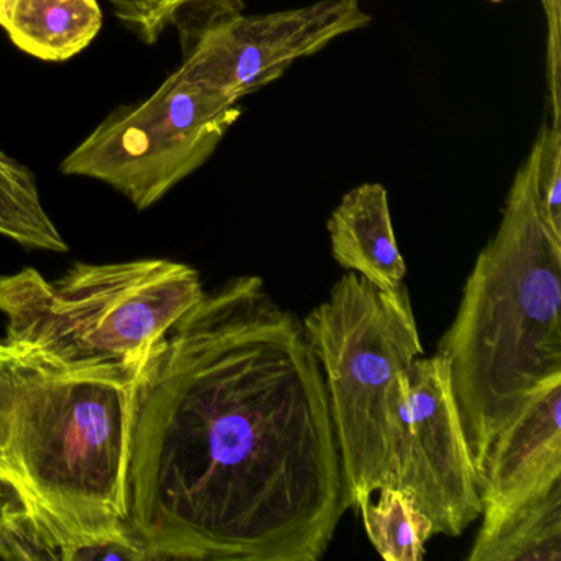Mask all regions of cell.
Returning a JSON list of instances; mask_svg holds the SVG:
<instances>
[{
    "mask_svg": "<svg viewBox=\"0 0 561 561\" xmlns=\"http://www.w3.org/2000/svg\"><path fill=\"white\" fill-rule=\"evenodd\" d=\"M346 508L304 323L255 275L205 294L137 383L130 535L149 560L317 561Z\"/></svg>",
    "mask_w": 561,
    "mask_h": 561,
    "instance_id": "obj_1",
    "label": "cell"
},
{
    "mask_svg": "<svg viewBox=\"0 0 561 561\" xmlns=\"http://www.w3.org/2000/svg\"><path fill=\"white\" fill-rule=\"evenodd\" d=\"M140 376L70 373L0 341V492L50 560H87L96 545L133 537L127 472Z\"/></svg>",
    "mask_w": 561,
    "mask_h": 561,
    "instance_id": "obj_2",
    "label": "cell"
},
{
    "mask_svg": "<svg viewBox=\"0 0 561 561\" xmlns=\"http://www.w3.org/2000/svg\"><path fill=\"white\" fill-rule=\"evenodd\" d=\"M545 127L438 344L478 479L495 436L522 402L561 380V239L545 225L537 198Z\"/></svg>",
    "mask_w": 561,
    "mask_h": 561,
    "instance_id": "obj_3",
    "label": "cell"
},
{
    "mask_svg": "<svg viewBox=\"0 0 561 561\" xmlns=\"http://www.w3.org/2000/svg\"><path fill=\"white\" fill-rule=\"evenodd\" d=\"M203 297L198 271L165 259L75 264L54 282L32 267L0 277L5 341L70 373L139 376Z\"/></svg>",
    "mask_w": 561,
    "mask_h": 561,
    "instance_id": "obj_4",
    "label": "cell"
},
{
    "mask_svg": "<svg viewBox=\"0 0 561 561\" xmlns=\"http://www.w3.org/2000/svg\"><path fill=\"white\" fill-rule=\"evenodd\" d=\"M304 328L327 383L347 505L359 508L389 482L400 399L423 354L409 291L350 271Z\"/></svg>",
    "mask_w": 561,
    "mask_h": 561,
    "instance_id": "obj_5",
    "label": "cell"
},
{
    "mask_svg": "<svg viewBox=\"0 0 561 561\" xmlns=\"http://www.w3.org/2000/svg\"><path fill=\"white\" fill-rule=\"evenodd\" d=\"M241 114L238 100L176 70L149 100L114 111L60 170L107 183L144 211L198 170Z\"/></svg>",
    "mask_w": 561,
    "mask_h": 561,
    "instance_id": "obj_6",
    "label": "cell"
},
{
    "mask_svg": "<svg viewBox=\"0 0 561 561\" xmlns=\"http://www.w3.org/2000/svg\"><path fill=\"white\" fill-rule=\"evenodd\" d=\"M389 488L412 494L433 534L458 537L481 517L479 479L451 392L445 354L413 360L399 405Z\"/></svg>",
    "mask_w": 561,
    "mask_h": 561,
    "instance_id": "obj_7",
    "label": "cell"
},
{
    "mask_svg": "<svg viewBox=\"0 0 561 561\" xmlns=\"http://www.w3.org/2000/svg\"><path fill=\"white\" fill-rule=\"evenodd\" d=\"M369 22L359 0H320L274 14L216 19L196 34L179 71L239 101L278 80L294 61Z\"/></svg>",
    "mask_w": 561,
    "mask_h": 561,
    "instance_id": "obj_8",
    "label": "cell"
},
{
    "mask_svg": "<svg viewBox=\"0 0 561 561\" xmlns=\"http://www.w3.org/2000/svg\"><path fill=\"white\" fill-rule=\"evenodd\" d=\"M561 380L535 390L497 433L479 474L482 522L561 482Z\"/></svg>",
    "mask_w": 561,
    "mask_h": 561,
    "instance_id": "obj_9",
    "label": "cell"
},
{
    "mask_svg": "<svg viewBox=\"0 0 561 561\" xmlns=\"http://www.w3.org/2000/svg\"><path fill=\"white\" fill-rule=\"evenodd\" d=\"M334 261L380 290H396L407 275L390 218L387 190L363 183L347 192L328 221Z\"/></svg>",
    "mask_w": 561,
    "mask_h": 561,
    "instance_id": "obj_10",
    "label": "cell"
},
{
    "mask_svg": "<svg viewBox=\"0 0 561 561\" xmlns=\"http://www.w3.org/2000/svg\"><path fill=\"white\" fill-rule=\"evenodd\" d=\"M0 27L25 54L65 61L98 37L103 12L98 0H0Z\"/></svg>",
    "mask_w": 561,
    "mask_h": 561,
    "instance_id": "obj_11",
    "label": "cell"
},
{
    "mask_svg": "<svg viewBox=\"0 0 561 561\" xmlns=\"http://www.w3.org/2000/svg\"><path fill=\"white\" fill-rule=\"evenodd\" d=\"M471 561H560L561 482L538 497L482 522Z\"/></svg>",
    "mask_w": 561,
    "mask_h": 561,
    "instance_id": "obj_12",
    "label": "cell"
},
{
    "mask_svg": "<svg viewBox=\"0 0 561 561\" xmlns=\"http://www.w3.org/2000/svg\"><path fill=\"white\" fill-rule=\"evenodd\" d=\"M376 502L359 507L364 527L377 553L387 561H420L426 541L432 538V520L419 507L412 494L402 489H377Z\"/></svg>",
    "mask_w": 561,
    "mask_h": 561,
    "instance_id": "obj_13",
    "label": "cell"
},
{
    "mask_svg": "<svg viewBox=\"0 0 561 561\" xmlns=\"http://www.w3.org/2000/svg\"><path fill=\"white\" fill-rule=\"evenodd\" d=\"M0 234L41 251L70 249L45 211L31 170L4 152H0Z\"/></svg>",
    "mask_w": 561,
    "mask_h": 561,
    "instance_id": "obj_14",
    "label": "cell"
},
{
    "mask_svg": "<svg viewBox=\"0 0 561 561\" xmlns=\"http://www.w3.org/2000/svg\"><path fill=\"white\" fill-rule=\"evenodd\" d=\"M114 14L133 28L146 44L159 41L167 25L176 24L180 14L193 5L228 0H107Z\"/></svg>",
    "mask_w": 561,
    "mask_h": 561,
    "instance_id": "obj_15",
    "label": "cell"
},
{
    "mask_svg": "<svg viewBox=\"0 0 561 561\" xmlns=\"http://www.w3.org/2000/svg\"><path fill=\"white\" fill-rule=\"evenodd\" d=\"M537 198L545 225L554 238L561 239V133L558 123L545 127L537 169Z\"/></svg>",
    "mask_w": 561,
    "mask_h": 561,
    "instance_id": "obj_16",
    "label": "cell"
},
{
    "mask_svg": "<svg viewBox=\"0 0 561 561\" xmlns=\"http://www.w3.org/2000/svg\"><path fill=\"white\" fill-rule=\"evenodd\" d=\"M489 2H502V0H489ZM545 4V9H547V14L551 15V18H557L558 15V0H541Z\"/></svg>",
    "mask_w": 561,
    "mask_h": 561,
    "instance_id": "obj_17",
    "label": "cell"
}]
</instances>
